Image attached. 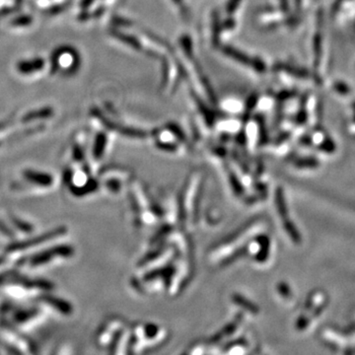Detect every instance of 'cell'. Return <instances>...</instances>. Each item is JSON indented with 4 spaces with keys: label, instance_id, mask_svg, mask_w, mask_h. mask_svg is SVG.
I'll return each mask as SVG.
<instances>
[{
    "label": "cell",
    "instance_id": "obj_4",
    "mask_svg": "<svg viewBox=\"0 0 355 355\" xmlns=\"http://www.w3.org/2000/svg\"><path fill=\"white\" fill-rule=\"evenodd\" d=\"M25 177L31 182L36 185H44V186H48V185L52 184V178L46 174L43 173H38V172H34V171H27L25 173Z\"/></svg>",
    "mask_w": 355,
    "mask_h": 355
},
{
    "label": "cell",
    "instance_id": "obj_5",
    "mask_svg": "<svg viewBox=\"0 0 355 355\" xmlns=\"http://www.w3.org/2000/svg\"><path fill=\"white\" fill-rule=\"evenodd\" d=\"M52 114H53L52 108H42V110H40V111L31 112V113L27 114V115L23 118V121H24V122H31V121L39 120V119H46V118L51 117Z\"/></svg>",
    "mask_w": 355,
    "mask_h": 355
},
{
    "label": "cell",
    "instance_id": "obj_8",
    "mask_svg": "<svg viewBox=\"0 0 355 355\" xmlns=\"http://www.w3.org/2000/svg\"><path fill=\"white\" fill-rule=\"evenodd\" d=\"M105 143H106L105 136L100 134L97 138V140H96V145L94 147V154L96 155V156H100V155L102 154V152L104 151Z\"/></svg>",
    "mask_w": 355,
    "mask_h": 355
},
{
    "label": "cell",
    "instance_id": "obj_7",
    "mask_svg": "<svg viewBox=\"0 0 355 355\" xmlns=\"http://www.w3.org/2000/svg\"><path fill=\"white\" fill-rule=\"evenodd\" d=\"M32 22H33V18L31 16H20L12 21V25L17 27H24V26H29Z\"/></svg>",
    "mask_w": 355,
    "mask_h": 355
},
{
    "label": "cell",
    "instance_id": "obj_1",
    "mask_svg": "<svg viewBox=\"0 0 355 355\" xmlns=\"http://www.w3.org/2000/svg\"><path fill=\"white\" fill-rule=\"evenodd\" d=\"M72 255V248L66 247H59L54 248L49 250L48 252L43 253L39 256H36L32 259L31 264L33 265H41L44 263L49 262V260L52 257H68Z\"/></svg>",
    "mask_w": 355,
    "mask_h": 355
},
{
    "label": "cell",
    "instance_id": "obj_3",
    "mask_svg": "<svg viewBox=\"0 0 355 355\" xmlns=\"http://www.w3.org/2000/svg\"><path fill=\"white\" fill-rule=\"evenodd\" d=\"M45 66V61L43 59H35L33 61L20 62L17 65V68L22 74H31L42 70Z\"/></svg>",
    "mask_w": 355,
    "mask_h": 355
},
{
    "label": "cell",
    "instance_id": "obj_2",
    "mask_svg": "<svg viewBox=\"0 0 355 355\" xmlns=\"http://www.w3.org/2000/svg\"><path fill=\"white\" fill-rule=\"evenodd\" d=\"M64 232H65L64 228L57 229L54 231L46 233L45 235H42L39 238L29 240V241H26V242H23V243H20V244H17V246L15 245V246L10 248V250L11 251H16V250H23V249H27V248L34 247V246H37V245H39L41 243H44V242H46L48 240H51V239L56 238L59 235H62Z\"/></svg>",
    "mask_w": 355,
    "mask_h": 355
},
{
    "label": "cell",
    "instance_id": "obj_6",
    "mask_svg": "<svg viewBox=\"0 0 355 355\" xmlns=\"http://www.w3.org/2000/svg\"><path fill=\"white\" fill-rule=\"evenodd\" d=\"M45 301H46V303H49L51 306L56 307L60 312L64 313V314H68L71 311L70 305L67 302H65V301H62L61 299H58V298H54V297H51V296H46V298H45Z\"/></svg>",
    "mask_w": 355,
    "mask_h": 355
},
{
    "label": "cell",
    "instance_id": "obj_9",
    "mask_svg": "<svg viewBox=\"0 0 355 355\" xmlns=\"http://www.w3.org/2000/svg\"><path fill=\"white\" fill-rule=\"evenodd\" d=\"M91 2H92V0H83L82 6H83V7H87Z\"/></svg>",
    "mask_w": 355,
    "mask_h": 355
}]
</instances>
